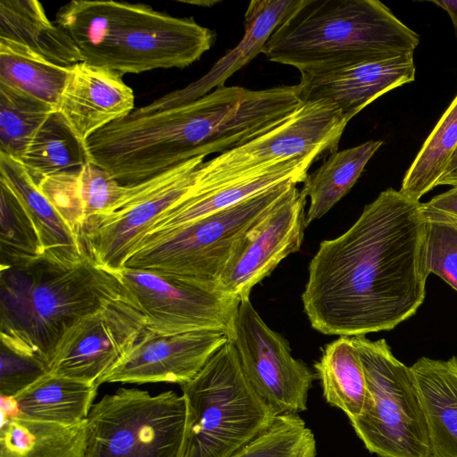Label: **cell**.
Segmentation results:
<instances>
[{
    "label": "cell",
    "instance_id": "f546056e",
    "mask_svg": "<svg viewBox=\"0 0 457 457\" xmlns=\"http://www.w3.org/2000/svg\"><path fill=\"white\" fill-rule=\"evenodd\" d=\"M457 147V96L429 134L407 170L400 188L405 196L420 199L438 186Z\"/></svg>",
    "mask_w": 457,
    "mask_h": 457
},
{
    "label": "cell",
    "instance_id": "d6986e66",
    "mask_svg": "<svg viewBox=\"0 0 457 457\" xmlns=\"http://www.w3.org/2000/svg\"><path fill=\"white\" fill-rule=\"evenodd\" d=\"M321 157L319 154H311L274 162L220 186L203 187L194 184L181 200L154 221L145 237L186 226L283 182L303 183L311 165Z\"/></svg>",
    "mask_w": 457,
    "mask_h": 457
},
{
    "label": "cell",
    "instance_id": "8d00e7d4",
    "mask_svg": "<svg viewBox=\"0 0 457 457\" xmlns=\"http://www.w3.org/2000/svg\"><path fill=\"white\" fill-rule=\"evenodd\" d=\"M0 361V393L5 398L15 396L47 373L46 368L39 361L2 344Z\"/></svg>",
    "mask_w": 457,
    "mask_h": 457
},
{
    "label": "cell",
    "instance_id": "836d02e7",
    "mask_svg": "<svg viewBox=\"0 0 457 457\" xmlns=\"http://www.w3.org/2000/svg\"><path fill=\"white\" fill-rule=\"evenodd\" d=\"M78 180L85 224L110 211L126 192V185H121L108 171L92 162L79 170Z\"/></svg>",
    "mask_w": 457,
    "mask_h": 457
},
{
    "label": "cell",
    "instance_id": "484cf974",
    "mask_svg": "<svg viewBox=\"0 0 457 457\" xmlns=\"http://www.w3.org/2000/svg\"><path fill=\"white\" fill-rule=\"evenodd\" d=\"M323 396L352 420L360 416L369 403L366 378L352 338L340 337L328 344L314 364Z\"/></svg>",
    "mask_w": 457,
    "mask_h": 457
},
{
    "label": "cell",
    "instance_id": "60d3db41",
    "mask_svg": "<svg viewBox=\"0 0 457 457\" xmlns=\"http://www.w3.org/2000/svg\"><path fill=\"white\" fill-rule=\"evenodd\" d=\"M181 3L197 5L200 7H212L220 1L219 0H179Z\"/></svg>",
    "mask_w": 457,
    "mask_h": 457
},
{
    "label": "cell",
    "instance_id": "ffe728a7",
    "mask_svg": "<svg viewBox=\"0 0 457 457\" xmlns=\"http://www.w3.org/2000/svg\"><path fill=\"white\" fill-rule=\"evenodd\" d=\"M300 1L252 0L245 13L244 36L233 49L219 59L201 79L135 110L138 112H149L176 106L196 100L224 86L232 74L262 53L270 35Z\"/></svg>",
    "mask_w": 457,
    "mask_h": 457
},
{
    "label": "cell",
    "instance_id": "9a60e30c",
    "mask_svg": "<svg viewBox=\"0 0 457 457\" xmlns=\"http://www.w3.org/2000/svg\"><path fill=\"white\" fill-rule=\"evenodd\" d=\"M305 206L306 197L293 186L237 245L220 277L218 289L239 300L249 298L254 286L299 251L306 228Z\"/></svg>",
    "mask_w": 457,
    "mask_h": 457
},
{
    "label": "cell",
    "instance_id": "4fadbf2b",
    "mask_svg": "<svg viewBox=\"0 0 457 457\" xmlns=\"http://www.w3.org/2000/svg\"><path fill=\"white\" fill-rule=\"evenodd\" d=\"M145 312L146 329L159 334L231 328L240 300L190 279L123 267L115 272Z\"/></svg>",
    "mask_w": 457,
    "mask_h": 457
},
{
    "label": "cell",
    "instance_id": "3957f363",
    "mask_svg": "<svg viewBox=\"0 0 457 457\" xmlns=\"http://www.w3.org/2000/svg\"><path fill=\"white\" fill-rule=\"evenodd\" d=\"M115 272L89 256L71 269L44 261L1 267L0 339L47 370L63 334L79 320L128 295Z\"/></svg>",
    "mask_w": 457,
    "mask_h": 457
},
{
    "label": "cell",
    "instance_id": "f1b7e54d",
    "mask_svg": "<svg viewBox=\"0 0 457 457\" xmlns=\"http://www.w3.org/2000/svg\"><path fill=\"white\" fill-rule=\"evenodd\" d=\"M19 160L38 180L79 172L90 162L85 143L74 135L57 111L37 130Z\"/></svg>",
    "mask_w": 457,
    "mask_h": 457
},
{
    "label": "cell",
    "instance_id": "44dd1931",
    "mask_svg": "<svg viewBox=\"0 0 457 457\" xmlns=\"http://www.w3.org/2000/svg\"><path fill=\"white\" fill-rule=\"evenodd\" d=\"M23 163L0 153V183L8 187L21 200L38 232L43 261L71 269L88 255L80 237L56 211Z\"/></svg>",
    "mask_w": 457,
    "mask_h": 457
},
{
    "label": "cell",
    "instance_id": "1f68e13d",
    "mask_svg": "<svg viewBox=\"0 0 457 457\" xmlns=\"http://www.w3.org/2000/svg\"><path fill=\"white\" fill-rule=\"evenodd\" d=\"M56 110L0 82V153L21 159L37 130Z\"/></svg>",
    "mask_w": 457,
    "mask_h": 457
},
{
    "label": "cell",
    "instance_id": "74e56055",
    "mask_svg": "<svg viewBox=\"0 0 457 457\" xmlns=\"http://www.w3.org/2000/svg\"><path fill=\"white\" fill-rule=\"evenodd\" d=\"M421 209L427 220L457 225V186L422 204Z\"/></svg>",
    "mask_w": 457,
    "mask_h": 457
},
{
    "label": "cell",
    "instance_id": "7c38bea8",
    "mask_svg": "<svg viewBox=\"0 0 457 457\" xmlns=\"http://www.w3.org/2000/svg\"><path fill=\"white\" fill-rule=\"evenodd\" d=\"M228 337L246 379L277 415L307 409L316 374L292 356L287 340L263 321L249 298L240 300Z\"/></svg>",
    "mask_w": 457,
    "mask_h": 457
},
{
    "label": "cell",
    "instance_id": "5bb4252c",
    "mask_svg": "<svg viewBox=\"0 0 457 457\" xmlns=\"http://www.w3.org/2000/svg\"><path fill=\"white\" fill-rule=\"evenodd\" d=\"M147 319L129 293L74 323L60 339L48 372L96 383L119 364L146 329Z\"/></svg>",
    "mask_w": 457,
    "mask_h": 457
},
{
    "label": "cell",
    "instance_id": "52a82bcc",
    "mask_svg": "<svg viewBox=\"0 0 457 457\" xmlns=\"http://www.w3.org/2000/svg\"><path fill=\"white\" fill-rule=\"evenodd\" d=\"M297 185L283 182L174 230L144 237L125 268L190 279L212 287L246 233Z\"/></svg>",
    "mask_w": 457,
    "mask_h": 457
},
{
    "label": "cell",
    "instance_id": "d590c367",
    "mask_svg": "<svg viewBox=\"0 0 457 457\" xmlns=\"http://www.w3.org/2000/svg\"><path fill=\"white\" fill-rule=\"evenodd\" d=\"M79 172L44 177L39 180L38 185L56 211L81 240L85 219L79 191Z\"/></svg>",
    "mask_w": 457,
    "mask_h": 457
},
{
    "label": "cell",
    "instance_id": "d6a6232c",
    "mask_svg": "<svg viewBox=\"0 0 457 457\" xmlns=\"http://www.w3.org/2000/svg\"><path fill=\"white\" fill-rule=\"evenodd\" d=\"M315 436L294 413L277 415L260 435L230 457H316Z\"/></svg>",
    "mask_w": 457,
    "mask_h": 457
},
{
    "label": "cell",
    "instance_id": "4316f807",
    "mask_svg": "<svg viewBox=\"0 0 457 457\" xmlns=\"http://www.w3.org/2000/svg\"><path fill=\"white\" fill-rule=\"evenodd\" d=\"M381 140L337 151L312 173L308 174L301 194L310 198L305 226L325 215L354 186L366 164L379 149Z\"/></svg>",
    "mask_w": 457,
    "mask_h": 457
},
{
    "label": "cell",
    "instance_id": "7402d4cb",
    "mask_svg": "<svg viewBox=\"0 0 457 457\" xmlns=\"http://www.w3.org/2000/svg\"><path fill=\"white\" fill-rule=\"evenodd\" d=\"M426 418L430 457H457V355L411 367Z\"/></svg>",
    "mask_w": 457,
    "mask_h": 457
},
{
    "label": "cell",
    "instance_id": "5b68a950",
    "mask_svg": "<svg viewBox=\"0 0 457 457\" xmlns=\"http://www.w3.org/2000/svg\"><path fill=\"white\" fill-rule=\"evenodd\" d=\"M303 104L297 85L262 90L224 85L196 100L152 113L148 138L160 160L173 166L221 154L259 137Z\"/></svg>",
    "mask_w": 457,
    "mask_h": 457
},
{
    "label": "cell",
    "instance_id": "2e32d148",
    "mask_svg": "<svg viewBox=\"0 0 457 457\" xmlns=\"http://www.w3.org/2000/svg\"><path fill=\"white\" fill-rule=\"evenodd\" d=\"M228 337L223 331L159 334L147 329L126 357L99 381L103 383L191 381Z\"/></svg>",
    "mask_w": 457,
    "mask_h": 457
},
{
    "label": "cell",
    "instance_id": "7a4b0ae2",
    "mask_svg": "<svg viewBox=\"0 0 457 457\" xmlns=\"http://www.w3.org/2000/svg\"><path fill=\"white\" fill-rule=\"evenodd\" d=\"M83 62L126 73L183 69L213 46L214 30L145 4L72 0L55 14Z\"/></svg>",
    "mask_w": 457,
    "mask_h": 457
},
{
    "label": "cell",
    "instance_id": "8992f818",
    "mask_svg": "<svg viewBox=\"0 0 457 457\" xmlns=\"http://www.w3.org/2000/svg\"><path fill=\"white\" fill-rule=\"evenodd\" d=\"M181 389L186 421L178 457H230L277 417L246 379L229 340Z\"/></svg>",
    "mask_w": 457,
    "mask_h": 457
},
{
    "label": "cell",
    "instance_id": "4dcf8cb0",
    "mask_svg": "<svg viewBox=\"0 0 457 457\" xmlns=\"http://www.w3.org/2000/svg\"><path fill=\"white\" fill-rule=\"evenodd\" d=\"M1 267L23 269L43 261L33 220L17 195L0 183Z\"/></svg>",
    "mask_w": 457,
    "mask_h": 457
},
{
    "label": "cell",
    "instance_id": "603a6c76",
    "mask_svg": "<svg viewBox=\"0 0 457 457\" xmlns=\"http://www.w3.org/2000/svg\"><path fill=\"white\" fill-rule=\"evenodd\" d=\"M96 383L46 373L13 397H2L5 417L74 426L87 420L96 395Z\"/></svg>",
    "mask_w": 457,
    "mask_h": 457
},
{
    "label": "cell",
    "instance_id": "e0dca14e",
    "mask_svg": "<svg viewBox=\"0 0 457 457\" xmlns=\"http://www.w3.org/2000/svg\"><path fill=\"white\" fill-rule=\"evenodd\" d=\"M415 71L413 54H408L301 73L297 87L303 104H327L349 121L380 96L412 82Z\"/></svg>",
    "mask_w": 457,
    "mask_h": 457
},
{
    "label": "cell",
    "instance_id": "d4e9b609",
    "mask_svg": "<svg viewBox=\"0 0 457 457\" xmlns=\"http://www.w3.org/2000/svg\"><path fill=\"white\" fill-rule=\"evenodd\" d=\"M3 417L0 457H87V420L64 426Z\"/></svg>",
    "mask_w": 457,
    "mask_h": 457
},
{
    "label": "cell",
    "instance_id": "ab89813d",
    "mask_svg": "<svg viewBox=\"0 0 457 457\" xmlns=\"http://www.w3.org/2000/svg\"><path fill=\"white\" fill-rule=\"evenodd\" d=\"M431 2L448 12L457 31V0H434Z\"/></svg>",
    "mask_w": 457,
    "mask_h": 457
},
{
    "label": "cell",
    "instance_id": "e575fe53",
    "mask_svg": "<svg viewBox=\"0 0 457 457\" xmlns=\"http://www.w3.org/2000/svg\"><path fill=\"white\" fill-rule=\"evenodd\" d=\"M425 265L457 291V225L427 220Z\"/></svg>",
    "mask_w": 457,
    "mask_h": 457
},
{
    "label": "cell",
    "instance_id": "ba28073f",
    "mask_svg": "<svg viewBox=\"0 0 457 457\" xmlns=\"http://www.w3.org/2000/svg\"><path fill=\"white\" fill-rule=\"evenodd\" d=\"M363 368L369 403L350 420L366 449L379 457H430L428 431L410 367L385 339L352 337Z\"/></svg>",
    "mask_w": 457,
    "mask_h": 457
},
{
    "label": "cell",
    "instance_id": "f35d334b",
    "mask_svg": "<svg viewBox=\"0 0 457 457\" xmlns=\"http://www.w3.org/2000/svg\"><path fill=\"white\" fill-rule=\"evenodd\" d=\"M457 186V147L453 151L445 170L438 181V186Z\"/></svg>",
    "mask_w": 457,
    "mask_h": 457
},
{
    "label": "cell",
    "instance_id": "ac0fdd59",
    "mask_svg": "<svg viewBox=\"0 0 457 457\" xmlns=\"http://www.w3.org/2000/svg\"><path fill=\"white\" fill-rule=\"evenodd\" d=\"M134 92L122 74L80 62L71 67L57 112L82 142L135 109Z\"/></svg>",
    "mask_w": 457,
    "mask_h": 457
},
{
    "label": "cell",
    "instance_id": "83f0119b",
    "mask_svg": "<svg viewBox=\"0 0 457 457\" xmlns=\"http://www.w3.org/2000/svg\"><path fill=\"white\" fill-rule=\"evenodd\" d=\"M71 67L52 62L28 46L0 38V82L39 99L56 111Z\"/></svg>",
    "mask_w": 457,
    "mask_h": 457
},
{
    "label": "cell",
    "instance_id": "6da1fadb",
    "mask_svg": "<svg viewBox=\"0 0 457 457\" xmlns=\"http://www.w3.org/2000/svg\"><path fill=\"white\" fill-rule=\"evenodd\" d=\"M421 206L388 188L344 234L320 244L302 295L315 330L365 336L391 330L416 313L428 277Z\"/></svg>",
    "mask_w": 457,
    "mask_h": 457
},
{
    "label": "cell",
    "instance_id": "277c9868",
    "mask_svg": "<svg viewBox=\"0 0 457 457\" xmlns=\"http://www.w3.org/2000/svg\"><path fill=\"white\" fill-rule=\"evenodd\" d=\"M420 35L378 0H301L262 47L300 73L414 54Z\"/></svg>",
    "mask_w": 457,
    "mask_h": 457
},
{
    "label": "cell",
    "instance_id": "9c48e42d",
    "mask_svg": "<svg viewBox=\"0 0 457 457\" xmlns=\"http://www.w3.org/2000/svg\"><path fill=\"white\" fill-rule=\"evenodd\" d=\"M185 421L182 395L120 388L92 405L87 457H178Z\"/></svg>",
    "mask_w": 457,
    "mask_h": 457
},
{
    "label": "cell",
    "instance_id": "cb8c5ba5",
    "mask_svg": "<svg viewBox=\"0 0 457 457\" xmlns=\"http://www.w3.org/2000/svg\"><path fill=\"white\" fill-rule=\"evenodd\" d=\"M0 38L24 45L61 66L83 62L71 37L48 19L37 0L0 1Z\"/></svg>",
    "mask_w": 457,
    "mask_h": 457
},
{
    "label": "cell",
    "instance_id": "30bf717a",
    "mask_svg": "<svg viewBox=\"0 0 457 457\" xmlns=\"http://www.w3.org/2000/svg\"><path fill=\"white\" fill-rule=\"evenodd\" d=\"M204 158H191L126 185L125 195L110 211L85 224L81 242L89 258L112 272L122 269L154 221L190 191Z\"/></svg>",
    "mask_w": 457,
    "mask_h": 457
},
{
    "label": "cell",
    "instance_id": "8fae6325",
    "mask_svg": "<svg viewBox=\"0 0 457 457\" xmlns=\"http://www.w3.org/2000/svg\"><path fill=\"white\" fill-rule=\"evenodd\" d=\"M348 122L327 104L304 103L276 128L204 161L195 184L203 187L220 186L294 157L311 154L326 157L337 151Z\"/></svg>",
    "mask_w": 457,
    "mask_h": 457
}]
</instances>
